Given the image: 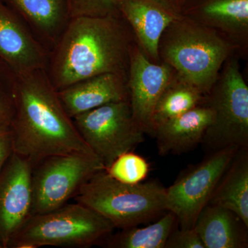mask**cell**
I'll use <instances>...</instances> for the list:
<instances>
[{"instance_id":"obj_1","label":"cell","mask_w":248,"mask_h":248,"mask_svg":"<svg viewBox=\"0 0 248 248\" xmlns=\"http://www.w3.org/2000/svg\"><path fill=\"white\" fill-rule=\"evenodd\" d=\"M133 32L117 13L72 17L49 54L46 73L57 91L103 74L128 79Z\"/></svg>"},{"instance_id":"obj_2","label":"cell","mask_w":248,"mask_h":248,"mask_svg":"<svg viewBox=\"0 0 248 248\" xmlns=\"http://www.w3.org/2000/svg\"><path fill=\"white\" fill-rule=\"evenodd\" d=\"M10 127L14 153L32 166L52 155H95L63 108L46 70L16 75L14 115Z\"/></svg>"},{"instance_id":"obj_3","label":"cell","mask_w":248,"mask_h":248,"mask_svg":"<svg viewBox=\"0 0 248 248\" xmlns=\"http://www.w3.org/2000/svg\"><path fill=\"white\" fill-rule=\"evenodd\" d=\"M158 51L160 62L172 67L204 95L226 60L239 56L236 47L221 34L182 16L165 29Z\"/></svg>"},{"instance_id":"obj_4","label":"cell","mask_w":248,"mask_h":248,"mask_svg":"<svg viewBox=\"0 0 248 248\" xmlns=\"http://www.w3.org/2000/svg\"><path fill=\"white\" fill-rule=\"evenodd\" d=\"M75 200L120 230L150 223L167 211L166 188L159 182L124 184L105 170L84 184Z\"/></svg>"},{"instance_id":"obj_5","label":"cell","mask_w":248,"mask_h":248,"mask_svg":"<svg viewBox=\"0 0 248 248\" xmlns=\"http://www.w3.org/2000/svg\"><path fill=\"white\" fill-rule=\"evenodd\" d=\"M115 229L108 220L82 204L66 203L48 213L31 215L8 248L102 246Z\"/></svg>"},{"instance_id":"obj_6","label":"cell","mask_w":248,"mask_h":248,"mask_svg":"<svg viewBox=\"0 0 248 248\" xmlns=\"http://www.w3.org/2000/svg\"><path fill=\"white\" fill-rule=\"evenodd\" d=\"M236 55L225 62L205 102L213 111V121L202 143L213 152L236 147L248 148V86Z\"/></svg>"},{"instance_id":"obj_7","label":"cell","mask_w":248,"mask_h":248,"mask_svg":"<svg viewBox=\"0 0 248 248\" xmlns=\"http://www.w3.org/2000/svg\"><path fill=\"white\" fill-rule=\"evenodd\" d=\"M106 170L97 155H56L32 166L31 215L52 211L68 203L96 173Z\"/></svg>"},{"instance_id":"obj_8","label":"cell","mask_w":248,"mask_h":248,"mask_svg":"<svg viewBox=\"0 0 248 248\" xmlns=\"http://www.w3.org/2000/svg\"><path fill=\"white\" fill-rule=\"evenodd\" d=\"M78 133L106 169L120 155L144 141L133 120L129 101L108 103L73 118Z\"/></svg>"},{"instance_id":"obj_9","label":"cell","mask_w":248,"mask_h":248,"mask_svg":"<svg viewBox=\"0 0 248 248\" xmlns=\"http://www.w3.org/2000/svg\"><path fill=\"white\" fill-rule=\"evenodd\" d=\"M240 149L230 147L211 152L166 188V210L174 214L180 228H194L197 217Z\"/></svg>"},{"instance_id":"obj_10","label":"cell","mask_w":248,"mask_h":248,"mask_svg":"<svg viewBox=\"0 0 248 248\" xmlns=\"http://www.w3.org/2000/svg\"><path fill=\"white\" fill-rule=\"evenodd\" d=\"M175 71L166 63L147 58L136 42L130 50L127 88L133 120L145 134L154 136L155 105Z\"/></svg>"},{"instance_id":"obj_11","label":"cell","mask_w":248,"mask_h":248,"mask_svg":"<svg viewBox=\"0 0 248 248\" xmlns=\"http://www.w3.org/2000/svg\"><path fill=\"white\" fill-rule=\"evenodd\" d=\"M32 169L29 160L13 153L0 172V242L10 241L31 216Z\"/></svg>"},{"instance_id":"obj_12","label":"cell","mask_w":248,"mask_h":248,"mask_svg":"<svg viewBox=\"0 0 248 248\" xmlns=\"http://www.w3.org/2000/svg\"><path fill=\"white\" fill-rule=\"evenodd\" d=\"M49 54L22 19L0 0V60L20 75L46 70Z\"/></svg>"},{"instance_id":"obj_13","label":"cell","mask_w":248,"mask_h":248,"mask_svg":"<svg viewBox=\"0 0 248 248\" xmlns=\"http://www.w3.org/2000/svg\"><path fill=\"white\" fill-rule=\"evenodd\" d=\"M181 15L210 28L236 47L240 59L248 53V0H200L184 3Z\"/></svg>"},{"instance_id":"obj_14","label":"cell","mask_w":248,"mask_h":248,"mask_svg":"<svg viewBox=\"0 0 248 248\" xmlns=\"http://www.w3.org/2000/svg\"><path fill=\"white\" fill-rule=\"evenodd\" d=\"M117 8L147 58L161 63L158 51L160 37L182 15L158 0H117Z\"/></svg>"},{"instance_id":"obj_15","label":"cell","mask_w":248,"mask_h":248,"mask_svg":"<svg viewBox=\"0 0 248 248\" xmlns=\"http://www.w3.org/2000/svg\"><path fill=\"white\" fill-rule=\"evenodd\" d=\"M58 93L72 119L108 103L128 101L127 78L112 73L81 80Z\"/></svg>"},{"instance_id":"obj_16","label":"cell","mask_w":248,"mask_h":248,"mask_svg":"<svg viewBox=\"0 0 248 248\" xmlns=\"http://www.w3.org/2000/svg\"><path fill=\"white\" fill-rule=\"evenodd\" d=\"M212 121L213 111L204 99L197 107L161 124L154 133L159 154H181L194 149L203 141Z\"/></svg>"},{"instance_id":"obj_17","label":"cell","mask_w":248,"mask_h":248,"mask_svg":"<svg viewBox=\"0 0 248 248\" xmlns=\"http://www.w3.org/2000/svg\"><path fill=\"white\" fill-rule=\"evenodd\" d=\"M50 53L71 19L65 0H3Z\"/></svg>"},{"instance_id":"obj_18","label":"cell","mask_w":248,"mask_h":248,"mask_svg":"<svg viewBox=\"0 0 248 248\" xmlns=\"http://www.w3.org/2000/svg\"><path fill=\"white\" fill-rule=\"evenodd\" d=\"M205 248H247L248 227L233 212L207 204L194 226Z\"/></svg>"},{"instance_id":"obj_19","label":"cell","mask_w":248,"mask_h":248,"mask_svg":"<svg viewBox=\"0 0 248 248\" xmlns=\"http://www.w3.org/2000/svg\"><path fill=\"white\" fill-rule=\"evenodd\" d=\"M208 203L233 212L248 228V148L236 153Z\"/></svg>"},{"instance_id":"obj_20","label":"cell","mask_w":248,"mask_h":248,"mask_svg":"<svg viewBox=\"0 0 248 248\" xmlns=\"http://www.w3.org/2000/svg\"><path fill=\"white\" fill-rule=\"evenodd\" d=\"M204 99V94L175 72L155 105L153 116L154 133L156 127L197 107Z\"/></svg>"},{"instance_id":"obj_21","label":"cell","mask_w":248,"mask_h":248,"mask_svg":"<svg viewBox=\"0 0 248 248\" xmlns=\"http://www.w3.org/2000/svg\"><path fill=\"white\" fill-rule=\"evenodd\" d=\"M176 223L174 214L166 211L157 221L148 226L133 227L121 230L117 234L112 233L102 246L108 248H165Z\"/></svg>"},{"instance_id":"obj_22","label":"cell","mask_w":248,"mask_h":248,"mask_svg":"<svg viewBox=\"0 0 248 248\" xmlns=\"http://www.w3.org/2000/svg\"><path fill=\"white\" fill-rule=\"evenodd\" d=\"M105 170L119 182L137 184L148 177L150 166L144 158L128 152L118 156Z\"/></svg>"},{"instance_id":"obj_23","label":"cell","mask_w":248,"mask_h":248,"mask_svg":"<svg viewBox=\"0 0 248 248\" xmlns=\"http://www.w3.org/2000/svg\"><path fill=\"white\" fill-rule=\"evenodd\" d=\"M70 17L105 16L118 13L117 0H65Z\"/></svg>"},{"instance_id":"obj_24","label":"cell","mask_w":248,"mask_h":248,"mask_svg":"<svg viewBox=\"0 0 248 248\" xmlns=\"http://www.w3.org/2000/svg\"><path fill=\"white\" fill-rule=\"evenodd\" d=\"M16 80L11 68L0 71V125H10L14 117Z\"/></svg>"},{"instance_id":"obj_25","label":"cell","mask_w":248,"mask_h":248,"mask_svg":"<svg viewBox=\"0 0 248 248\" xmlns=\"http://www.w3.org/2000/svg\"><path fill=\"white\" fill-rule=\"evenodd\" d=\"M165 248H205L195 228L174 230Z\"/></svg>"},{"instance_id":"obj_26","label":"cell","mask_w":248,"mask_h":248,"mask_svg":"<svg viewBox=\"0 0 248 248\" xmlns=\"http://www.w3.org/2000/svg\"><path fill=\"white\" fill-rule=\"evenodd\" d=\"M14 153V141L11 127L0 125V172Z\"/></svg>"},{"instance_id":"obj_27","label":"cell","mask_w":248,"mask_h":248,"mask_svg":"<svg viewBox=\"0 0 248 248\" xmlns=\"http://www.w3.org/2000/svg\"><path fill=\"white\" fill-rule=\"evenodd\" d=\"M163 4L169 6L171 9L181 14V11L186 0H158Z\"/></svg>"},{"instance_id":"obj_28","label":"cell","mask_w":248,"mask_h":248,"mask_svg":"<svg viewBox=\"0 0 248 248\" xmlns=\"http://www.w3.org/2000/svg\"><path fill=\"white\" fill-rule=\"evenodd\" d=\"M0 248H3L2 245H1V242H0Z\"/></svg>"}]
</instances>
